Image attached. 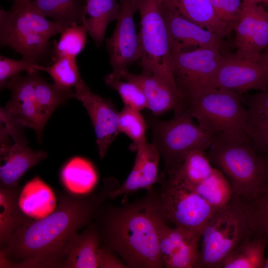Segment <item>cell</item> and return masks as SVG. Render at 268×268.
<instances>
[{"mask_svg": "<svg viewBox=\"0 0 268 268\" xmlns=\"http://www.w3.org/2000/svg\"><path fill=\"white\" fill-rule=\"evenodd\" d=\"M107 183L100 191L87 195L63 192L48 216L17 227L0 253L6 268H63L78 231L96 218L110 193Z\"/></svg>", "mask_w": 268, "mask_h": 268, "instance_id": "obj_1", "label": "cell"}, {"mask_svg": "<svg viewBox=\"0 0 268 268\" xmlns=\"http://www.w3.org/2000/svg\"><path fill=\"white\" fill-rule=\"evenodd\" d=\"M164 215L158 192L121 206H101L96 217L101 244L120 256L128 268H161L157 220Z\"/></svg>", "mask_w": 268, "mask_h": 268, "instance_id": "obj_2", "label": "cell"}, {"mask_svg": "<svg viewBox=\"0 0 268 268\" xmlns=\"http://www.w3.org/2000/svg\"><path fill=\"white\" fill-rule=\"evenodd\" d=\"M65 29L48 20L31 0H15L9 9L0 10V45L37 63L48 54L50 39Z\"/></svg>", "mask_w": 268, "mask_h": 268, "instance_id": "obj_3", "label": "cell"}, {"mask_svg": "<svg viewBox=\"0 0 268 268\" xmlns=\"http://www.w3.org/2000/svg\"><path fill=\"white\" fill-rule=\"evenodd\" d=\"M185 106L199 126L213 138L248 141V111L239 94L209 87L189 99Z\"/></svg>", "mask_w": 268, "mask_h": 268, "instance_id": "obj_4", "label": "cell"}, {"mask_svg": "<svg viewBox=\"0 0 268 268\" xmlns=\"http://www.w3.org/2000/svg\"><path fill=\"white\" fill-rule=\"evenodd\" d=\"M205 154L211 165L226 177L234 194L239 197L266 186V170L262 156L248 141L213 138Z\"/></svg>", "mask_w": 268, "mask_h": 268, "instance_id": "obj_5", "label": "cell"}, {"mask_svg": "<svg viewBox=\"0 0 268 268\" xmlns=\"http://www.w3.org/2000/svg\"><path fill=\"white\" fill-rule=\"evenodd\" d=\"M252 237L239 196L234 194L227 204L205 225L196 268H221L229 255Z\"/></svg>", "mask_w": 268, "mask_h": 268, "instance_id": "obj_6", "label": "cell"}, {"mask_svg": "<svg viewBox=\"0 0 268 268\" xmlns=\"http://www.w3.org/2000/svg\"><path fill=\"white\" fill-rule=\"evenodd\" d=\"M187 108L184 106L175 111L169 121L151 119L150 126L153 144L162 157L166 170L182 163L192 151L206 150L213 138L195 124Z\"/></svg>", "mask_w": 268, "mask_h": 268, "instance_id": "obj_7", "label": "cell"}, {"mask_svg": "<svg viewBox=\"0 0 268 268\" xmlns=\"http://www.w3.org/2000/svg\"><path fill=\"white\" fill-rule=\"evenodd\" d=\"M139 11L138 36L142 70L176 83L171 68V55L162 0H135Z\"/></svg>", "mask_w": 268, "mask_h": 268, "instance_id": "obj_8", "label": "cell"}, {"mask_svg": "<svg viewBox=\"0 0 268 268\" xmlns=\"http://www.w3.org/2000/svg\"><path fill=\"white\" fill-rule=\"evenodd\" d=\"M167 172V178L162 181L158 192L167 222L201 238L205 225L217 211L174 173Z\"/></svg>", "mask_w": 268, "mask_h": 268, "instance_id": "obj_9", "label": "cell"}, {"mask_svg": "<svg viewBox=\"0 0 268 268\" xmlns=\"http://www.w3.org/2000/svg\"><path fill=\"white\" fill-rule=\"evenodd\" d=\"M223 54L222 49L205 48L171 55V68L185 104L193 96L211 87V79Z\"/></svg>", "mask_w": 268, "mask_h": 268, "instance_id": "obj_10", "label": "cell"}, {"mask_svg": "<svg viewBox=\"0 0 268 268\" xmlns=\"http://www.w3.org/2000/svg\"><path fill=\"white\" fill-rule=\"evenodd\" d=\"M120 12L112 36L105 40L109 62L112 68L109 74L121 79L127 67L140 60L141 44L135 30L134 16L137 10L135 0H120Z\"/></svg>", "mask_w": 268, "mask_h": 268, "instance_id": "obj_11", "label": "cell"}, {"mask_svg": "<svg viewBox=\"0 0 268 268\" xmlns=\"http://www.w3.org/2000/svg\"><path fill=\"white\" fill-rule=\"evenodd\" d=\"M235 31L237 58L258 62L268 46V10L261 4L243 1Z\"/></svg>", "mask_w": 268, "mask_h": 268, "instance_id": "obj_12", "label": "cell"}, {"mask_svg": "<svg viewBox=\"0 0 268 268\" xmlns=\"http://www.w3.org/2000/svg\"><path fill=\"white\" fill-rule=\"evenodd\" d=\"M210 86L229 90L240 95L251 89L264 90L268 87V69L258 62L223 54Z\"/></svg>", "mask_w": 268, "mask_h": 268, "instance_id": "obj_13", "label": "cell"}, {"mask_svg": "<svg viewBox=\"0 0 268 268\" xmlns=\"http://www.w3.org/2000/svg\"><path fill=\"white\" fill-rule=\"evenodd\" d=\"M74 98L86 109L94 129L99 155L102 159L120 133L119 115L110 100L92 92L80 79L74 87Z\"/></svg>", "mask_w": 268, "mask_h": 268, "instance_id": "obj_14", "label": "cell"}, {"mask_svg": "<svg viewBox=\"0 0 268 268\" xmlns=\"http://www.w3.org/2000/svg\"><path fill=\"white\" fill-rule=\"evenodd\" d=\"M159 250L166 268H196L201 239L192 231L181 227H171L164 215L157 220Z\"/></svg>", "mask_w": 268, "mask_h": 268, "instance_id": "obj_15", "label": "cell"}, {"mask_svg": "<svg viewBox=\"0 0 268 268\" xmlns=\"http://www.w3.org/2000/svg\"><path fill=\"white\" fill-rule=\"evenodd\" d=\"M36 71L27 72L23 76L17 74L8 80L4 88L10 91L11 96L4 109L21 127L33 129L38 141L40 142L45 125L41 119L35 100L34 73Z\"/></svg>", "mask_w": 268, "mask_h": 268, "instance_id": "obj_16", "label": "cell"}, {"mask_svg": "<svg viewBox=\"0 0 268 268\" xmlns=\"http://www.w3.org/2000/svg\"><path fill=\"white\" fill-rule=\"evenodd\" d=\"M163 6L171 55L205 48L222 50L223 39L215 33Z\"/></svg>", "mask_w": 268, "mask_h": 268, "instance_id": "obj_17", "label": "cell"}, {"mask_svg": "<svg viewBox=\"0 0 268 268\" xmlns=\"http://www.w3.org/2000/svg\"><path fill=\"white\" fill-rule=\"evenodd\" d=\"M122 79L133 82L141 88L146 99L147 108L155 116L172 110L175 111L185 106L176 83L143 70L140 74H136L127 70L123 74Z\"/></svg>", "mask_w": 268, "mask_h": 268, "instance_id": "obj_18", "label": "cell"}, {"mask_svg": "<svg viewBox=\"0 0 268 268\" xmlns=\"http://www.w3.org/2000/svg\"><path fill=\"white\" fill-rule=\"evenodd\" d=\"M133 169L123 184L112 190L110 199L128 195L139 189L152 190L158 180V171L160 154L153 144L147 141L138 146Z\"/></svg>", "mask_w": 268, "mask_h": 268, "instance_id": "obj_19", "label": "cell"}, {"mask_svg": "<svg viewBox=\"0 0 268 268\" xmlns=\"http://www.w3.org/2000/svg\"><path fill=\"white\" fill-rule=\"evenodd\" d=\"M0 185L9 187L18 186L20 177L30 168L45 159L44 150H34L27 145L14 143L0 146Z\"/></svg>", "mask_w": 268, "mask_h": 268, "instance_id": "obj_20", "label": "cell"}, {"mask_svg": "<svg viewBox=\"0 0 268 268\" xmlns=\"http://www.w3.org/2000/svg\"><path fill=\"white\" fill-rule=\"evenodd\" d=\"M163 5L223 39L231 30L217 17L209 0H162Z\"/></svg>", "mask_w": 268, "mask_h": 268, "instance_id": "obj_21", "label": "cell"}, {"mask_svg": "<svg viewBox=\"0 0 268 268\" xmlns=\"http://www.w3.org/2000/svg\"><path fill=\"white\" fill-rule=\"evenodd\" d=\"M120 8L117 0H86L82 24L96 47L104 40L108 24L118 19Z\"/></svg>", "mask_w": 268, "mask_h": 268, "instance_id": "obj_22", "label": "cell"}, {"mask_svg": "<svg viewBox=\"0 0 268 268\" xmlns=\"http://www.w3.org/2000/svg\"><path fill=\"white\" fill-rule=\"evenodd\" d=\"M19 203L22 211L35 219L48 216L57 206L52 190L38 176L24 187L20 194Z\"/></svg>", "mask_w": 268, "mask_h": 268, "instance_id": "obj_23", "label": "cell"}, {"mask_svg": "<svg viewBox=\"0 0 268 268\" xmlns=\"http://www.w3.org/2000/svg\"><path fill=\"white\" fill-rule=\"evenodd\" d=\"M20 194L18 186L0 185V249L6 245L17 227L33 220L21 210L19 203Z\"/></svg>", "mask_w": 268, "mask_h": 268, "instance_id": "obj_24", "label": "cell"}, {"mask_svg": "<svg viewBox=\"0 0 268 268\" xmlns=\"http://www.w3.org/2000/svg\"><path fill=\"white\" fill-rule=\"evenodd\" d=\"M93 222L78 234L63 268H98L97 253L101 240L97 224Z\"/></svg>", "mask_w": 268, "mask_h": 268, "instance_id": "obj_25", "label": "cell"}, {"mask_svg": "<svg viewBox=\"0 0 268 268\" xmlns=\"http://www.w3.org/2000/svg\"><path fill=\"white\" fill-rule=\"evenodd\" d=\"M239 198L253 236H263L268 239V187Z\"/></svg>", "mask_w": 268, "mask_h": 268, "instance_id": "obj_26", "label": "cell"}, {"mask_svg": "<svg viewBox=\"0 0 268 268\" xmlns=\"http://www.w3.org/2000/svg\"><path fill=\"white\" fill-rule=\"evenodd\" d=\"M35 6L46 17H50L65 28L82 24L86 0H34Z\"/></svg>", "mask_w": 268, "mask_h": 268, "instance_id": "obj_27", "label": "cell"}, {"mask_svg": "<svg viewBox=\"0 0 268 268\" xmlns=\"http://www.w3.org/2000/svg\"><path fill=\"white\" fill-rule=\"evenodd\" d=\"M61 180L70 192L85 194L93 189L97 180L96 172L87 160L79 157L71 159L61 171Z\"/></svg>", "mask_w": 268, "mask_h": 268, "instance_id": "obj_28", "label": "cell"}, {"mask_svg": "<svg viewBox=\"0 0 268 268\" xmlns=\"http://www.w3.org/2000/svg\"><path fill=\"white\" fill-rule=\"evenodd\" d=\"M38 71L37 70L34 73L35 100L41 119L46 125L59 106L74 97V91L46 81L40 76Z\"/></svg>", "mask_w": 268, "mask_h": 268, "instance_id": "obj_29", "label": "cell"}, {"mask_svg": "<svg viewBox=\"0 0 268 268\" xmlns=\"http://www.w3.org/2000/svg\"><path fill=\"white\" fill-rule=\"evenodd\" d=\"M268 239L253 236L240 245L225 259L221 268H263Z\"/></svg>", "mask_w": 268, "mask_h": 268, "instance_id": "obj_30", "label": "cell"}, {"mask_svg": "<svg viewBox=\"0 0 268 268\" xmlns=\"http://www.w3.org/2000/svg\"><path fill=\"white\" fill-rule=\"evenodd\" d=\"M191 187L217 211L224 207L234 195L227 179L214 167L207 178Z\"/></svg>", "mask_w": 268, "mask_h": 268, "instance_id": "obj_31", "label": "cell"}, {"mask_svg": "<svg viewBox=\"0 0 268 268\" xmlns=\"http://www.w3.org/2000/svg\"><path fill=\"white\" fill-rule=\"evenodd\" d=\"M214 169L205 152H191L180 164L166 171H171L186 184L194 187L207 178Z\"/></svg>", "mask_w": 268, "mask_h": 268, "instance_id": "obj_32", "label": "cell"}, {"mask_svg": "<svg viewBox=\"0 0 268 268\" xmlns=\"http://www.w3.org/2000/svg\"><path fill=\"white\" fill-rule=\"evenodd\" d=\"M53 61L51 66L45 67L38 64L35 69L47 72L59 87L65 89L74 88L81 78L76 58L63 56Z\"/></svg>", "mask_w": 268, "mask_h": 268, "instance_id": "obj_33", "label": "cell"}, {"mask_svg": "<svg viewBox=\"0 0 268 268\" xmlns=\"http://www.w3.org/2000/svg\"><path fill=\"white\" fill-rule=\"evenodd\" d=\"M87 31L83 24H74L61 33L58 42L53 43V60L63 56L75 57L83 50L87 42Z\"/></svg>", "mask_w": 268, "mask_h": 268, "instance_id": "obj_34", "label": "cell"}, {"mask_svg": "<svg viewBox=\"0 0 268 268\" xmlns=\"http://www.w3.org/2000/svg\"><path fill=\"white\" fill-rule=\"evenodd\" d=\"M146 123L139 111L125 106L119 115V131L133 140L135 149L146 142Z\"/></svg>", "mask_w": 268, "mask_h": 268, "instance_id": "obj_35", "label": "cell"}, {"mask_svg": "<svg viewBox=\"0 0 268 268\" xmlns=\"http://www.w3.org/2000/svg\"><path fill=\"white\" fill-rule=\"evenodd\" d=\"M106 85L117 91L120 95L125 106L138 111L147 108L146 97L141 88L131 81H123L107 75L105 79Z\"/></svg>", "mask_w": 268, "mask_h": 268, "instance_id": "obj_36", "label": "cell"}, {"mask_svg": "<svg viewBox=\"0 0 268 268\" xmlns=\"http://www.w3.org/2000/svg\"><path fill=\"white\" fill-rule=\"evenodd\" d=\"M247 139L259 153L268 152V115L248 112Z\"/></svg>", "mask_w": 268, "mask_h": 268, "instance_id": "obj_37", "label": "cell"}, {"mask_svg": "<svg viewBox=\"0 0 268 268\" xmlns=\"http://www.w3.org/2000/svg\"><path fill=\"white\" fill-rule=\"evenodd\" d=\"M38 63L33 60L22 58L14 60L0 56V87L2 90L8 80L23 71L27 72L36 70L35 66Z\"/></svg>", "mask_w": 268, "mask_h": 268, "instance_id": "obj_38", "label": "cell"}, {"mask_svg": "<svg viewBox=\"0 0 268 268\" xmlns=\"http://www.w3.org/2000/svg\"><path fill=\"white\" fill-rule=\"evenodd\" d=\"M218 19L232 31L239 21L243 0H209Z\"/></svg>", "mask_w": 268, "mask_h": 268, "instance_id": "obj_39", "label": "cell"}, {"mask_svg": "<svg viewBox=\"0 0 268 268\" xmlns=\"http://www.w3.org/2000/svg\"><path fill=\"white\" fill-rule=\"evenodd\" d=\"M0 146L11 144L9 136L14 143L27 145L26 138L22 132L23 127L12 119L4 108L0 109Z\"/></svg>", "mask_w": 268, "mask_h": 268, "instance_id": "obj_40", "label": "cell"}, {"mask_svg": "<svg viewBox=\"0 0 268 268\" xmlns=\"http://www.w3.org/2000/svg\"><path fill=\"white\" fill-rule=\"evenodd\" d=\"M108 247L100 245L97 253L98 268H126L127 265L123 262Z\"/></svg>", "mask_w": 268, "mask_h": 268, "instance_id": "obj_41", "label": "cell"}, {"mask_svg": "<svg viewBox=\"0 0 268 268\" xmlns=\"http://www.w3.org/2000/svg\"><path fill=\"white\" fill-rule=\"evenodd\" d=\"M249 113L268 115V87L247 98Z\"/></svg>", "mask_w": 268, "mask_h": 268, "instance_id": "obj_42", "label": "cell"}, {"mask_svg": "<svg viewBox=\"0 0 268 268\" xmlns=\"http://www.w3.org/2000/svg\"><path fill=\"white\" fill-rule=\"evenodd\" d=\"M258 63L268 69V46L260 55Z\"/></svg>", "mask_w": 268, "mask_h": 268, "instance_id": "obj_43", "label": "cell"}, {"mask_svg": "<svg viewBox=\"0 0 268 268\" xmlns=\"http://www.w3.org/2000/svg\"><path fill=\"white\" fill-rule=\"evenodd\" d=\"M263 160L265 170H266V186L268 187V154L261 155Z\"/></svg>", "mask_w": 268, "mask_h": 268, "instance_id": "obj_44", "label": "cell"}, {"mask_svg": "<svg viewBox=\"0 0 268 268\" xmlns=\"http://www.w3.org/2000/svg\"><path fill=\"white\" fill-rule=\"evenodd\" d=\"M243 1H250L254 3L265 4L268 7V0H243Z\"/></svg>", "mask_w": 268, "mask_h": 268, "instance_id": "obj_45", "label": "cell"}, {"mask_svg": "<svg viewBox=\"0 0 268 268\" xmlns=\"http://www.w3.org/2000/svg\"><path fill=\"white\" fill-rule=\"evenodd\" d=\"M263 268H268V257L267 259H266Z\"/></svg>", "mask_w": 268, "mask_h": 268, "instance_id": "obj_46", "label": "cell"}]
</instances>
